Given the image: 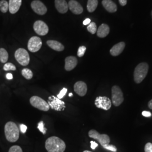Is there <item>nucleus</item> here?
<instances>
[{
    "label": "nucleus",
    "mask_w": 152,
    "mask_h": 152,
    "mask_svg": "<svg viewBox=\"0 0 152 152\" xmlns=\"http://www.w3.org/2000/svg\"><path fill=\"white\" fill-rule=\"evenodd\" d=\"M45 148L48 152H64L66 148L64 141L56 136H51L45 142Z\"/></svg>",
    "instance_id": "nucleus-1"
},
{
    "label": "nucleus",
    "mask_w": 152,
    "mask_h": 152,
    "mask_svg": "<svg viewBox=\"0 0 152 152\" xmlns=\"http://www.w3.org/2000/svg\"><path fill=\"white\" fill-rule=\"evenodd\" d=\"M19 130L15 123L8 122L5 126V135L7 141L11 142H16L19 138Z\"/></svg>",
    "instance_id": "nucleus-2"
},
{
    "label": "nucleus",
    "mask_w": 152,
    "mask_h": 152,
    "mask_svg": "<svg viewBox=\"0 0 152 152\" xmlns=\"http://www.w3.org/2000/svg\"><path fill=\"white\" fill-rule=\"evenodd\" d=\"M149 69L147 63H141L136 66L134 73V79L136 83H140L146 77Z\"/></svg>",
    "instance_id": "nucleus-3"
},
{
    "label": "nucleus",
    "mask_w": 152,
    "mask_h": 152,
    "mask_svg": "<svg viewBox=\"0 0 152 152\" xmlns=\"http://www.w3.org/2000/svg\"><path fill=\"white\" fill-rule=\"evenodd\" d=\"M29 102L33 107L40 110L47 112L50 108L48 103H47L43 99L37 96H33L31 97Z\"/></svg>",
    "instance_id": "nucleus-4"
},
{
    "label": "nucleus",
    "mask_w": 152,
    "mask_h": 152,
    "mask_svg": "<svg viewBox=\"0 0 152 152\" xmlns=\"http://www.w3.org/2000/svg\"><path fill=\"white\" fill-rule=\"evenodd\" d=\"M15 58L16 61L23 66H27L30 61V57L27 51L23 48H20L16 50L15 53Z\"/></svg>",
    "instance_id": "nucleus-5"
},
{
    "label": "nucleus",
    "mask_w": 152,
    "mask_h": 152,
    "mask_svg": "<svg viewBox=\"0 0 152 152\" xmlns=\"http://www.w3.org/2000/svg\"><path fill=\"white\" fill-rule=\"evenodd\" d=\"M124 100V94L120 87L114 86L112 88V102L115 107L120 106Z\"/></svg>",
    "instance_id": "nucleus-6"
},
{
    "label": "nucleus",
    "mask_w": 152,
    "mask_h": 152,
    "mask_svg": "<svg viewBox=\"0 0 152 152\" xmlns=\"http://www.w3.org/2000/svg\"><path fill=\"white\" fill-rule=\"evenodd\" d=\"M88 136L95 140H98L100 145L103 147L104 145L109 144L110 139L107 134H100L97 131L95 130H91L88 132Z\"/></svg>",
    "instance_id": "nucleus-7"
},
{
    "label": "nucleus",
    "mask_w": 152,
    "mask_h": 152,
    "mask_svg": "<svg viewBox=\"0 0 152 152\" xmlns=\"http://www.w3.org/2000/svg\"><path fill=\"white\" fill-rule=\"evenodd\" d=\"M48 104L50 108L56 111H63L65 108V103L54 95L49 97Z\"/></svg>",
    "instance_id": "nucleus-8"
},
{
    "label": "nucleus",
    "mask_w": 152,
    "mask_h": 152,
    "mask_svg": "<svg viewBox=\"0 0 152 152\" xmlns=\"http://www.w3.org/2000/svg\"><path fill=\"white\" fill-rule=\"evenodd\" d=\"M95 105L98 108L108 110L112 107V102L106 96H98L95 100Z\"/></svg>",
    "instance_id": "nucleus-9"
},
{
    "label": "nucleus",
    "mask_w": 152,
    "mask_h": 152,
    "mask_svg": "<svg viewBox=\"0 0 152 152\" xmlns=\"http://www.w3.org/2000/svg\"><path fill=\"white\" fill-rule=\"evenodd\" d=\"M42 45V42L41 38L37 36H33L28 41V49L32 53H36L41 49Z\"/></svg>",
    "instance_id": "nucleus-10"
},
{
    "label": "nucleus",
    "mask_w": 152,
    "mask_h": 152,
    "mask_svg": "<svg viewBox=\"0 0 152 152\" xmlns=\"http://www.w3.org/2000/svg\"><path fill=\"white\" fill-rule=\"evenodd\" d=\"M33 29L35 32L39 36H45L49 32L48 25L42 20H37L33 24Z\"/></svg>",
    "instance_id": "nucleus-11"
},
{
    "label": "nucleus",
    "mask_w": 152,
    "mask_h": 152,
    "mask_svg": "<svg viewBox=\"0 0 152 152\" xmlns=\"http://www.w3.org/2000/svg\"><path fill=\"white\" fill-rule=\"evenodd\" d=\"M31 7L36 14L40 15H45L47 12V7L39 0H34L31 3Z\"/></svg>",
    "instance_id": "nucleus-12"
},
{
    "label": "nucleus",
    "mask_w": 152,
    "mask_h": 152,
    "mask_svg": "<svg viewBox=\"0 0 152 152\" xmlns=\"http://www.w3.org/2000/svg\"><path fill=\"white\" fill-rule=\"evenodd\" d=\"M74 90L79 96H84L87 93V85L84 82H77L74 85Z\"/></svg>",
    "instance_id": "nucleus-13"
},
{
    "label": "nucleus",
    "mask_w": 152,
    "mask_h": 152,
    "mask_svg": "<svg viewBox=\"0 0 152 152\" xmlns=\"http://www.w3.org/2000/svg\"><path fill=\"white\" fill-rule=\"evenodd\" d=\"M68 4L69 9L72 12V13L75 14L76 15L81 14L83 11V9L82 6L77 1L71 0Z\"/></svg>",
    "instance_id": "nucleus-14"
},
{
    "label": "nucleus",
    "mask_w": 152,
    "mask_h": 152,
    "mask_svg": "<svg viewBox=\"0 0 152 152\" xmlns=\"http://www.w3.org/2000/svg\"><path fill=\"white\" fill-rule=\"evenodd\" d=\"M78 63V60L75 56H68L65 59V69L66 71H71L76 67Z\"/></svg>",
    "instance_id": "nucleus-15"
},
{
    "label": "nucleus",
    "mask_w": 152,
    "mask_h": 152,
    "mask_svg": "<svg viewBox=\"0 0 152 152\" xmlns=\"http://www.w3.org/2000/svg\"><path fill=\"white\" fill-rule=\"evenodd\" d=\"M55 6L56 10L61 14H65L68 9V4L65 0H55Z\"/></svg>",
    "instance_id": "nucleus-16"
},
{
    "label": "nucleus",
    "mask_w": 152,
    "mask_h": 152,
    "mask_svg": "<svg viewBox=\"0 0 152 152\" xmlns=\"http://www.w3.org/2000/svg\"><path fill=\"white\" fill-rule=\"evenodd\" d=\"M22 0H9V10L10 12L14 14L19 11L22 5Z\"/></svg>",
    "instance_id": "nucleus-17"
},
{
    "label": "nucleus",
    "mask_w": 152,
    "mask_h": 152,
    "mask_svg": "<svg viewBox=\"0 0 152 152\" xmlns=\"http://www.w3.org/2000/svg\"><path fill=\"white\" fill-rule=\"evenodd\" d=\"M125 48V43L124 42H121L115 44L110 50V53L113 56H117L121 54Z\"/></svg>",
    "instance_id": "nucleus-18"
},
{
    "label": "nucleus",
    "mask_w": 152,
    "mask_h": 152,
    "mask_svg": "<svg viewBox=\"0 0 152 152\" xmlns=\"http://www.w3.org/2000/svg\"><path fill=\"white\" fill-rule=\"evenodd\" d=\"M102 4L104 7L109 12L113 13L116 12L117 10V7L116 4L111 0H103Z\"/></svg>",
    "instance_id": "nucleus-19"
},
{
    "label": "nucleus",
    "mask_w": 152,
    "mask_h": 152,
    "mask_svg": "<svg viewBox=\"0 0 152 152\" xmlns=\"http://www.w3.org/2000/svg\"><path fill=\"white\" fill-rule=\"evenodd\" d=\"M110 32V28L107 24H102L98 28L97 36L100 38H104L108 35Z\"/></svg>",
    "instance_id": "nucleus-20"
},
{
    "label": "nucleus",
    "mask_w": 152,
    "mask_h": 152,
    "mask_svg": "<svg viewBox=\"0 0 152 152\" xmlns=\"http://www.w3.org/2000/svg\"><path fill=\"white\" fill-rule=\"evenodd\" d=\"M46 43L51 49L56 51H62L64 50V45L57 41L48 40Z\"/></svg>",
    "instance_id": "nucleus-21"
},
{
    "label": "nucleus",
    "mask_w": 152,
    "mask_h": 152,
    "mask_svg": "<svg viewBox=\"0 0 152 152\" xmlns=\"http://www.w3.org/2000/svg\"><path fill=\"white\" fill-rule=\"evenodd\" d=\"M98 5V0H88L87 4V10L92 12L96 10Z\"/></svg>",
    "instance_id": "nucleus-22"
},
{
    "label": "nucleus",
    "mask_w": 152,
    "mask_h": 152,
    "mask_svg": "<svg viewBox=\"0 0 152 152\" xmlns=\"http://www.w3.org/2000/svg\"><path fill=\"white\" fill-rule=\"evenodd\" d=\"M9 59L8 53L4 48L0 49V61L2 63H6Z\"/></svg>",
    "instance_id": "nucleus-23"
},
{
    "label": "nucleus",
    "mask_w": 152,
    "mask_h": 152,
    "mask_svg": "<svg viewBox=\"0 0 152 152\" xmlns=\"http://www.w3.org/2000/svg\"><path fill=\"white\" fill-rule=\"evenodd\" d=\"M9 10V3L6 0L0 1V11L2 13H6Z\"/></svg>",
    "instance_id": "nucleus-24"
},
{
    "label": "nucleus",
    "mask_w": 152,
    "mask_h": 152,
    "mask_svg": "<svg viewBox=\"0 0 152 152\" xmlns=\"http://www.w3.org/2000/svg\"><path fill=\"white\" fill-rule=\"evenodd\" d=\"M22 76H23L27 80H31L32 78V72L31 70L28 68H24L22 71Z\"/></svg>",
    "instance_id": "nucleus-25"
},
{
    "label": "nucleus",
    "mask_w": 152,
    "mask_h": 152,
    "mask_svg": "<svg viewBox=\"0 0 152 152\" xmlns=\"http://www.w3.org/2000/svg\"><path fill=\"white\" fill-rule=\"evenodd\" d=\"M87 29L89 32L91 33L92 34H95L97 32V26H96V23L94 22H91L88 25Z\"/></svg>",
    "instance_id": "nucleus-26"
},
{
    "label": "nucleus",
    "mask_w": 152,
    "mask_h": 152,
    "mask_svg": "<svg viewBox=\"0 0 152 152\" xmlns=\"http://www.w3.org/2000/svg\"><path fill=\"white\" fill-rule=\"evenodd\" d=\"M16 69V66L11 63H7L4 66V71H15Z\"/></svg>",
    "instance_id": "nucleus-27"
},
{
    "label": "nucleus",
    "mask_w": 152,
    "mask_h": 152,
    "mask_svg": "<svg viewBox=\"0 0 152 152\" xmlns=\"http://www.w3.org/2000/svg\"><path fill=\"white\" fill-rule=\"evenodd\" d=\"M86 48L85 46H80L78 49V51H77V56L80 58L82 57L86 52Z\"/></svg>",
    "instance_id": "nucleus-28"
},
{
    "label": "nucleus",
    "mask_w": 152,
    "mask_h": 152,
    "mask_svg": "<svg viewBox=\"0 0 152 152\" xmlns=\"http://www.w3.org/2000/svg\"><path fill=\"white\" fill-rule=\"evenodd\" d=\"M104 149H107L109 151H110L113 152H117V149L115 146H114V145H110V144H106L103 146Z\"/></svg>",
    "instance_id": "nucleus-29"
},
{
    "label": "nucleus",
    "mask_w": 152,
    "mask_h": 152,
    "mask_svg": "<svg viewBox=\"0 0 152 152\" xmlns=\"http://www.w3.org/2000/svg\"><path fill=\"white\" fill-rule=\"evenodd\" d=\"M37 127H38L39 130L44 135L46 134L47 129L45 127V124H44L43 121H41L39 122Z\"/></svg>",
    "instance_id": "nucleus-30"
},
{
    "label": "nucleus",
    "mask_w": 152,
    "mask_h": 152,
    "mask_svg": "<svg viewBox=\"0 0 152 152\" xmlns=\"http://www.w3.org/2000/svg\"><path fill=\"white\" fill-rule=\"evenodd\" d=\"M9 152H23V151L21 147L18 145H14L10 148Z\"/></svg>",
    "instance_id": "nucleus-31"
},
{
    "label": "nucleus",
    "mask_w": 152,
    "mask_h": 152,
    "mask_svg": "<svg viewBox=\"0 0 152 152\" xmlns=\"http://www.w3.org/2000/svg\"><path fill=\"white\" fill-rule=\"evenodd\" d=\"M67 91H68L67 88H66L65 87L63 88L60 91L59 94L57 95V98H59V99H61L62 98H63V97L65 96V94H66Z\"/></svg>",
    "instance_id": "nucleus-32"
},
{
    "label": "nucleus",
    "mask_w": 152,
    "mask_h": 152,
    "mask_svg": "<svg viewBox=\"0 0 152 152\" xmlns=\"http://www.w3.org/2000/svg\"><path fill=\"white\" fill-rule=\"evenodd\" d=\"M145 152H152V144L151 142H148L144 147Z\"/></svg>",
    "instance_id": "nucleus-33"
},
{
    "label": "nucleus",
    "mask_w": 152,
    "mask_h": 152,
    "mask_svg": "<svg viewBox=\"0 0 152 152\" xmlns=\"http://www.w3.org/2000/svg\"><path fill=\"white\" fill-rule=\"evenodd\" d=\"M20 131H21L22 133L24 134L27 131V126H26L25 125L22 124V125H20Z\"/></svg>",
    "instance_id": "nucleus-34"
},
{
    "label": "nucleus",
    "mask_w": 152,
    "mask_h": 152,
    "mask_svg": "<svg viewBox=\"0 0 152 152\" xmlns=\"http://www.w3.org/2000/svg\"><path fill=\"white\" fill-rule=\"evenodd\" d=\"M142 115L145 117H150L152 116V113L149 111H143L142 112Z\"/></svg>",
    "instance_id": "nucleus-35"
},
{
    "label": "nucleus",
    "mask_w": 152,
    "mask_h": 152,
    "mask_svg": "<svg viewBox=\"0 0 152 152\" xmlns=\"http://www.w3.org/2000/svg\"><path fill=\"white\" fill-rule=\"evenodd\" d=\"M90 143H91V148L93 149V150H95L96 149V147H98V144L95 141H90Z\"/></svg>",
    "instance_id": "nucleus-36"
},
{
    "label": "nucleus",
    "mask_w": 152,
    "mask_h": 152,
    "mask_svg": "<svg viewBox=\"0 0 152 152\" xmlns=\"http://www.w3.org/2000/svg\"><path fill=\"white\" fill-rule=\"evenodd\" d=\"M90 23H91V20H90V19L87 18V19H86L83 21V25L86 26V25H88Z\"/></svg>",
    "instance_id": "nucleus-37"
},
{
    "label": "nucleus",
    "mask_w": 152,
    "mask_h": 152,
    "mask_svg": "<svg viewBox=\"0 0 152 152\" xmlns=\"http://www.w3.org/2000/svg\"><path fill=\"white\" fill-rule=\"evenodd\" d=\"M121 5L125 6L127 4V0H119Z\"/></svg>",
    "instance_id": "nucleus-38"
},
{
    "label": "nucleus",
    "mask_w": 152,
    "mask_h": 152,
    "mask_svg": "<svg viewBox=\"0 0 152 152\" xmlns=\"http://www.w3.org/2000/svg\"><path fill=\"white\" fill-rule=\"evenodd\" d=\"M6 78L7 80H12L13 78V76L11 73H7L6 75Z\"/></svg>",
    "instance_id": "nucleus-39"
},
{
    "label": "nucleus",
    "mask_w": 152,
    "mask_h": 152,
    "mask_svg": "<svg viewBox=\"0 0 152 152\" xmlns=\"http://www.w3.org/2000/svg\"><path fill=\"white\" fill-rule=\"evenodd\" d=\"M148 107L151 109H152V99L148 103Z\"/></svg>",
    "instance_id": "nucleus-40"
},
{
    "label": "nucleus",
    "mask_w": 152,
    "mask_h": 152,
    "mask_svg": "<svg viewBox=\"0 0 152 152\" xmlns=\"http://www.w3.org/2000/svg\"><path fill=\"white\" fill-rule=\"evenodd\" d=\"M73 96V94L72 93H70L69 94V97H71V96Z\"/></svg>",
    "instance_id": "nucleus-41"
},
{
    "label": "nucleus",
    "mask_w": 152,
    "mask_h": 152,
    "mask_svg": "<svg viewBox=\"0 0 152 152\" xmlns=\"http://www.w3.org/2000/svg\"><path fill=\"white\" fill-rule=\"evenodd\" d=\"M83 152H91V151H85Z\"/></svg>",
    "instance_id": "nucleus-42"
},
{
    "label": "nucleus",
    "mask_w": 152,
    "mask_h": 152,
    "mask_svg": "<svg viewBox=\"0 0 152 152\" xmlns=\"http://www.w3.org/2000/svg\"><path fill=\"white\" fill-rule=\"evenodd\" d=\"M151 14H152V12H151Z\"/></svg>",
    "instance_id": "nucleus-43"
}]
</instances>
